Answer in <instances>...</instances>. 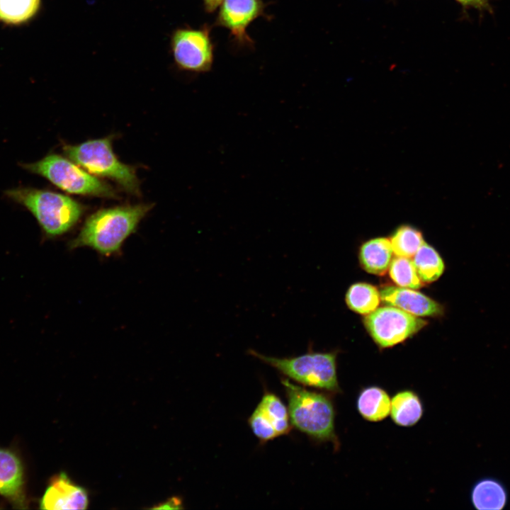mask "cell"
Masks as SVG:
<instances>
[{
  "label": "cell",
  "instance_id": "17",
  "mask_svg": "<svg viewBox=\"0 0 510 510\" xmlns=\"http://www.w3.org/2000/svg\"><path fill=\"white\" fill-rule=\"evenodd\" d=\"M380 300V293L378 289L366 283L352 285L346 295L348 307L361 314H368L376 310Z\"/></svg>",
  "mask_w": 510,
  "mask_h": 510
},
{
  "label": "cell",
  "instance_id": "10",
  "mask_svg": "<svg viewBox=\"0 0 510 510\" xmlns=\"http://www.w3.org/2000/svg\"><path fill=\"white\" fill-rule=\"evenodd\" d=\"M25 472L19 455L11 448H0V495L15 509H28Z\"/></svg>",
  "mask_w": 510,
  "mask_h": 510
},
{
  "label": "cell",
  "instance_id": "26",
  "mask_svg": "<svg viewBox=\"0 0 510 510\" xmlns=\"http://www.w3.org/2000/svg\"><path fill=\"white\" fill-rule=\"evenodd\" d=\"M223 0H203L205 8L208 12H213Z\"/></svg>",
  "mask_w": 510,
  "mask_h": 510
},
{
  "label": "cell",
  "instance_id": "5",
  "mask_svg": "<svg viewBox=\"0 0 510 510\" xmlns=\"http://www.w3.org/2000/svg\"><path fill=\"white\" fill-rule=\"evenodd\" d=\"M248 353L303 385L333 393L341 391L336 372V354L334 352L309 351L288 358L264 355L254 349H249Z\"/></svg>",
  "mask_w": 510,
  "mask_h": 510
},
{
  "label": "cell",
  "instance_id": "19",
  "mask_svg": "<svg viewBox=\"0 0 510 510\" xmlns=\"http://www.w3.org/2000/svg\"><path fill=\"white\" fill-rule=\"evenodd\" d=\"M259 405L271 422L278 436L290 431L288 409L275 394L266 392Z\"/></svg>",
  "mask_w": 510,
  "mask_h": 510
},
{
  "label": "cell",
  "instance_id": "18",
  "mask_svg": "<svg viewBox=\"0 0 510 510\" xmlns=\"http://www.w3.org/2000/svg\"><path fill=\"white\" fill-rule=\"evenodd\" d=\"M472 501L478 509H500L505 504L506 494L497 482L483 480L474 487Z\"/></svg>",
  "mask_w": 510,
  "mask_h": 510
},
{
  "label": "cell",
  "instance_id": "3",
  "mask_svg": "<svg viewBox=\"0 0 510 510\" xmlns=\"http://www.w3.org/2000/svg\"><path fill=\"white\" fill-rule=\"evenodd\" d=\"M292 424L299 431L319 441L336 444L335 411L326 395L307 390L283 379Z\"/></svg>",
  "mask_w": 510,
  "mask_h": 510
},
{
  "label": "cell",
  "instance_id": "24",
  "mask_svg": "<svg viewBox=\"0 0 510 510\" xmlns=\"http://www.w3.org/2000/svg\"><path fill=\"white\" fill-rule=\"evenodd\" d=\"M465 8H473L480 11H492L490 0H454Z\"/></svg>",
  "mask_w": 510,
  "mask_h": 510
},
{
  "label": "cell",
  "instance_id": "12",
  "mask_svg": "<svg viewBox=\"0 0 510 510\" xmlns=\"http://www.w3.org/2000/svg\"><path fill=\"white\" fill-rule=\"evenodd\" d=\"M380 293L385 303L416 317L438 316L443 313L441 305L412 288L387 286Z\"/></svg>",
  "mask_w": 510,
  "mask_h": 510
},
{
  "label": "cell",
  "instance_id": "8",
  "mask_svg": "<svg viewBox=\"0 0 510 510\" xmlns=\"http://www.w3.org/2000/svg\"><path fill=\"white\" fill-rule=\"evenodd\" d=\"M174 61L181 69L193 72L210 70L213 62V45L209 29L179 28L171 40Z\"/></svg>",
  "mask_w": 510,
  "mask_h": 510
},
{
  "label": "cell",
  "instance_id": "13",
  "mask_svg": "<svg viewBox=\"0 0 510 510\" xmlns=\"http://www.w3.org/2000/svg\"><path fill=\"white\" fill-rule=\"evenodd\" d=\"M391 399L383 388L372 385L363 388L357 398L361 416L371 422L382 421L390 413Z\"/></svg>",
  "mask_w": 510,
  "mask_h": 510
},
{
  "label": "cell",
  "instance_id": "22",
  "mask_svg": "<svg viewBox=\"0 0 510 510\" xmlns=\"http://www.w3.org/2000/svg\"><path fill=\"white\" fill-rule=\"evenodd\" d=\"M389 273L392 280L403 288L417 289L421 287V280L409 258L397 256L391 261Z\"/></svg>",
  "mask_w": 510,
  "mask_h": 510
},
{
  "label": "cell",
  "instance_id": "14",
  "mask_svg": "<svg viewBox=\"0 0 510 510\" xmlns=\"http://www.w3.org/2000/svg\"><path fill=\"white\" fill-rule=\"evenodd\" d=\"M424 413L422 402L413 390H403L391 399L390 415L394 423L410 427L419 422Z\"/></svg>",
  "mask_w": 510,
  "mask_h": 510
},
{
  "label": "cell",
  "instance_id": "4",
  "mask_svg": "<svg viewBox=\"0 0 510 510\" xmlns=\"http://www.w3.org/2000/svg\"><path fill=\"white\" fill-rule=\"evenodd\" d=\"M113 136L65 145L66 157L91 174L114 181L125 192L140 195V182L135 169L121 162L113 150Z\"/></svg>",
  "mask_w": 510,
  "mask_h": 510
},
{
  "label": "cell",
  "instance_id": "21",
  "mask_svg": "<svg viewBox=\"0 0 510 510\" xmlns=\"http://www.w3.org/2000/svg\"><path fill=\"white\" fill-rule=\"evenodd\" d=\"M40 0H0V19L18 23L32 17L38 11Z\"/></svg>",
  "mask_w": 510,
  "mask_h": 510
},
{
  "label": "cell",
  "instance_id": "1",
  "mask_svg": "<svg viewBox=\"0 0 510 510\" xmlns=\"http://www.w3.org/2000/svg\"><path fill=\"white\" fill-rule=\"evenodd\" d=\"M152 206L140 203L104 208L94 212L69 242L70 249L86 246L104 256L118 253Z\"/></svg>",
  "mask_w": 510,
  "mask_h": 510
},
{
  "label": "cell",
  "instance_id": "16",
  "mask_svg": "<svg viewBox=\"0 0 510 510\" xmlns=\"http://www.w3.org/2000/svg\"><path fill=\"white\" fill-rule=\"evenodd\" d=\"M413 264L422 282L436 280L444 271V263L438 252L424 243L414 255Z\"/></svg>",
  "mask_w": 510,
  "mask_h": 510
},
{
  "label": "cell",
  "instance_id": "9",
  "mask_svg": "<svg viewBox=\"0 0 510 510\" xmlns=\"http://www.w3.org/2000/svg\"><path fill=\"white\" fill-rule=\"evenodd\" d=\"M264 8L262 0H223L215 23L227 28L239 42H249L246 30L254 20L263 15Z\"/></svg>",
  "mask_w": 510,
  "mask_h": 510
},
{
  "label": "cell",
  "instance_id": "25",
  "mask_svg": "<svg viewBox=\"0 0 510 510\" xmlns=\"http://www.w3.org/2000/svg\"><path fill=\"white\" fill-rule=\"evenodd\" d=\"M155 509H181V500L178 498L174 497L170 499L169 501H167L166 503L162 504V506H158L157 507H154Z\"/></svg>",
  "mask_w": 510,
  "mask_h": 510
},
{
  "label": "cell",
  "instance_id": "6",
  "mask_svg": "<svg viewBox=\"0 0 510 510\" xmlns=\"http://www.w3.org/2000/svg\"><path fill=\"white\" fill-rule=\"evenodd\" d=\"M22 166L69 193L106 198L118 197L110 184L84 170L70 159L57 154H49L38 162L23 164Z\"/></svg>",
  "mask_w": 510,
  "mask_h": 510
},
{
  "label": "cell",
  "instance_id": "2",
  "mask_svg": "<svg viewBox=\"0 0 510 510\" xmlns=\"http://www.w3.org/2000/svg\"><path fill=\"white\" fill-rule=\"evenodd\" d=\"M6 195L22 205L35 217L50 237L63 235L77 225L85 208L71 197L48 190L18 187Z\"/></svg>",
  "mask_w": 510,
  "mask_h": 510
},
{
  "label": "cell",
  "instance_id": "11",
  "mask_svg": "<svg viewBox=\"0 0 510 510\" xmlns=\"http://www.w3.org/2000/svg\"><path fill=\"white\" fill-rule=\"evenodd\" d=\"M89 504L86 489L75 484L61 472L53 476L40 502L41 509H85Z\"/></svg>",
  "mask_w": 510,
  "mask_h": 510
},
{
  "label": "cell",
  "instance_id": "20",
  "mask_svg": "<svg viewBox=\"0 0 510 510\" xmlns=\"http://www.w3.org/2000/svg\"><path fill=\"white\" fill-rule=\"evenodd\" d=\"M392 251L397 256L410 258L424 243L421 233L416 229L403 225L400 227L391 238Z\"/></svg>",
  "mask_w": 510,
  "mask_h": 510
},
{
  "label": "cell",
  "instance_id": "23",
  "mask_svg": "<svg viewBox=\"0 0 510 510\" xmlns=\"http://www.w3.org/2000/svg\"><path fill=\"white\" fill-rule=\"evenodd\" d=\"M249 424L254 435L262 442H266L278 436L271 422L259 404L250 416Z\"/></svg>",
  "mask_w": 510,
  "mask_h": 510
},
{
  "label": "cell",
  "instance_id": "7",
  "mask_svg": "<svg viewBox=\"0 0 510 510\" xmlns=\"http://www.w3.org/2000/svg\"><path fill=\"white\" fill-rule=\"evenodd\" d=\"M426 323L424 319L392 305L377 308L364 319L368 332L382 348L402 342L419 332Z\"/></svg>",
  "mask_w": 510,
  "mask_h": 510
},
{
  "label": "cell",
  "instance_id": "15",
  "mask_svg": "<svg viewBox=\"0 0 510 510\" xmlns=\"http://www.w3.org/2000/svg\"><path fill=\"white\" fill-rule=\"evenodd\" d=\"M390 241L384 237L372 239L360 249L359 259L363 268L368 273L382 275L388 270L392 256Z\"/></svg>",
  "mask_w": 510,
  "mask_h": 510
}]
</instances>
